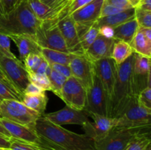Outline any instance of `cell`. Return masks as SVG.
Masks as SVG:
<instances>
[{
	"mask_svg": "<svg viewBox=\"0 0 151 150\" xmlns=\"http://www.w3.org/2000/svg\"><path fill=\"white\" fill-rule=\"evenodd\" d=\"M35 129L41 145L47 150H96L94 141L86 135L68 130L42 116L36 121Z\"/></svg>",
	"mask_w": 151,
	"mask_h": 150,
	"instance_id": "6da1fadb",
	"label": "cell"
},
{
	"mask_svg": "<svg viewBox=\"0 0 151 150\" xmlns=\"http://www.w3.org/2000/svg\"><path fill=\"white\" fill-rule=\"evenodd\" d=\"M135 57L136 53L134 52L125 62L118 66L116 82L109 104V117H119L137 101L134 84Z\"/></svg>",
	"mask_w": 151,
	"mask_h": 150,
	"instance_id": "7a4b0ae2",
	"label": "cell"
},
{
	"mask_svg": "<svg viewBox=\"0 0 151 150\" xmlns=\"http://www.w3.org/2000/svg\"><path fill=\"white\" fill-rule=\"evenodd\" d=\"M42 21L35 16L28 0H20L16 8L9 13L0 26V32L6 34H29L34 35Z\"/></svg>",
	"mask_w": 151,
	"mask_h": 150,
	"instance_id": "3957f363",
	"label": "cell"
},
{
	"mask_svg": "<svg viewBox=\"0 0 151 150\" xmlns=\"http://www.w3.org/2000/svg\"><path fill=\"white\" fill-rule=\"evenodd\" d=\"M150 128L115 127L100 141L94 142L96 150H125L136 138L147 132Z\"/></svg>",
	"mask_w": 151,
	"mask_h": 150,
	"instance_id": "277c9868",
	"label": "cell"
},
{
	"mask_svg": "<svg viewBox=\"0 0 151 150\" xmlns=\"http://www.w3.org/2000/svg\"><path fill=\"white\" fill-rule=\"evenodd\" d=\"M41 115L27 107L22 101L7 99L0 101V119H7L35 129Z\"/></svg>",
	"mask_w": 151,
	"mask_h": 150,
	"instance_id": "5b68a950",
	"label": "cell"
},
{
	"mask_svg": "<svg viewBox=\"0 0 151 150\" xmlns=\"http://www.w3.org/2000/svg\"><path fill=\"white\" fill-rule=\"evenodd\" d=\"M0 71L15 89L23 96L25 88L29 83V74L22 61L17 57H10L0 49Z\"/></svg>",
	"mask_w": 151,
	"mask_h": 150,
	"instance_id": "8992f818",
	"label": "cell"
},
{
	"mask_svg": "<svg viewBox=\"0 0 151 150\" xmlns=\"http://www.w3.org/2000/svg\"><path fill=\"white\" fill-rule=\"evenodd\" d=\"M58 19L42 21L34 35L35 41L41 48L69 52L58 26Z\"/></svg>",
	"mask_w": 151,
	"mask_h": 150,
	"instance_id": "52a82bcc",
	"label": "cell"
},
{
	"mask_svg": "<svg viewBox=\"0 0 151 150\" xmlns=\"http://www.w3.org/2000/svg\"><path fill=\"white\" fill-rule=\"evenodd\" d=\"M84 110L109 117V101L100 79L94 74L93 82L86 91V101Z\"/></svg>",
	"mask_w": 151,
	"mask_h": 150,
	"instance_id": "ba28073f",
	"label": "cell"
},
{
	"mask_svg": "<svg viewBox=\"0 0 151 150\" xmlns=\"http://www.w3.org/2000/svg\"><path fill=\"white\" fill-rule=\"evenodd\" d=\"M150 110L141 106L137 101L122 116L116 118V127H150Z\"/></svg>",
	"mask_w": 151,
	"mask_h": 150,
	"instance_id": "9c48e42d",
	"label": "cell"
},
{
	"mask_svg": "<svg viewBox=\"0 0 151 150\" xmlns=\"http://www.w3.org/2000/svg\"><path fill=\"white\" fill-rule=\"evenodd\" d=\"M60 98L68 107L82 110L86 105V91L82 84L72 76L66 79Z\"/></svg>",
	"mask_w": 151,
	"mask_h": 150,
	"instance_id": "30bf717a",
	"label": "cell"
},
{
	"mask_svg": "<svg viewBox=\"0 0 151 150\" xmlns=\"http://www.w3.org/2000/svg\"><path fill=\"white\" fill-rule=\"evenodd\" d=\"M88 117L92 119L93 122H87L83 125L85 135L94 142L104 138L114 128L116 127V118L101 116L95 113H87Z\"/></svg>",
	"mask_w": 151,
	"mask_h": 150,
	"instance_id": "8fae6325",
	"label": "cell"
},
{
	"mask_svg": "<svg viewBox=\"0 0 151 150\" xmlns=\"http://www.w3.org/2000/svg\"><path fill=\"white\" fill-rule=\"evenodd\" d=\"M93 63L96 74L103 85L110 104L117 75L118 66L111 57L100 59Z\"/></svg>",
	"mask_w": 151,
	"mask_h": 150,
	"instance_id": "7c38bea8",
	"label": "cell"
},
{
	"mask_svg": "<svg viewBox=\"0 0 151 150\" xmlns=\"http://www.w3.org/2000/svg\"><path fill=\"white\" fill-rule=\"evenodd\" d=\"M72 76L78 79L88 91L93 82L95 71L94 63L85 54L75 55L69 63Z\"/></svg>",
	"mask_w": 151,
	"mask_h": 150,
	"instance_id": "4fadbf2b",
	"label": "cell"
},
{
	"mask_svg": "<svg viewBox=\"0 0 151 150\" xmlns=\"http://www.w3.org/2000/svg\"><path fill=\"white\" fill-rule=\"evenodd\" d=\"M42 116L59 126L65 124H78L83 126L89 121L88 116L85 110H75L68 106L58 111L44 113Z\"/></svg>",
	"mask_w": 151,
	"mask_h": 150,
	"instance_id": "5bb4252c",
	"label": "cell"
},
{
	"mask_svg": "<svg viewBox=\"0 0 151 150\" xmlns=\"http://www.w3.org/2000/svg\"><path fill=\"white\" fill-rule=\"evenodd\" d=\"M58 26L64 39L68 51L76 55L83 54L84 52L80 43L76 25L70 16H66L59 19Z\"/></svg>",
	"mask_w": 151,
	"mask_h": 150,
	"instance_id": "9a60e30c",
	"label": "cell"
},
{
	"mask_svg": "<svg viewBox=\"0 0 151 150\" xmlns=\"http://www.w3.org/2000/svg\"><path fill=\"white\" fill-rule=\"evenodd\" d=\"M104 0H93L70 15L76 26L89 28L100 18Z\"/></svg>",
	"mask_w": 151,
	"mask_h": 150,
	"instance_id": "2e32d148",
	"label": "cell"
},
{
	"mask_svg": "<svg viewBox=\"0 0 151 150\" xmlns=\"http://www.w3.org/2000/svg\"><path fill=\"white\" fill-rule=\"evenodd\" d=\"M0 122L11 138L41 145V141L35 129L4 119H0Z\"/></svg>",
	"mask_w": 151,
	"mask_h": 150,
	"instance_id": "e0dca14e",
	"label": "cell"
},
{
	"mask_svg": "<svg viewBox=\"0 0 151 150\" xmlns=\"http://www.w3.org/2000/svg\"><path fill=\"white\" fill-rule=\"evenodd\" d=\"M114 42L115 39L114 38H106L99 34L84 54L92 62L106 57H111Z\"/></svg>",
	"mask_w": 151,
	"mask_h": 150,
	"instance_id": "ac0fdd59",
	"label": "cell"
},
{
	"mask_svg": "<svg viewBox=\"0 0 151 150\" xmlns=\"http://www.w3.org/2000/svg\"><path fill=\"white\" fill-rule=\"evenodd\" d=\"M18 47L21 61L30 54H41V47L35 41V36L29 34L7 35Z\"/></svg>",
	"mask_w": 151,
	"mask_h": 150,
	"instance_id": "d6986e66",
	"label": "cell"
},
{
	"mask_svg": "<svg viewBox=\"0 0 151 150\" xmlns=\"http://www.w3.org/2000/svg\"><path fill=\"white\" fill-rule=\"evenodd\" d=\"M28 2L35 16L40 21L59 19L64 10V7L62 5L57 7H50L40 0H28Z\"/></svg>",
	"mask_w": 151,
	"mask_h": 150,
	"instance_id": "ffe728a7",
	"label": "cell"
},
{
	"mask_svg": "<svg viewBox=\"0 0 151 150\" xmlns=\"http://www.w3.org/2000/svg\"><path fill=\"white\" fill-rule=\"evenodd\" d=\"M139 28V26L135 17L133 18L131 20L114 28V38L131 44Z\"/></svg>",
	"mask_w": 151,
	"mask_h": 150,
	"instance_id": "44dd1931",
	"label": "cell"
},
{
	"mask_svg": "<svg viewBox=\"0 0 151 150\" xmlns=\"http://www.w3.org/2000/svg\"><path fill=\"white\" fill-rule=\"evenodd\" d=\"M134 17H135V8H131L111 16L100 18L97 22L99 27L102 26H109L114 28L131 20Z\"/></svg>",
	"mask_w": 151,
	"mask_h": 150,
	"instance_id": "7402d4cb",
	"label": "cell"
},
{
	"mask_svg": "<svg viewBox=\"0 0 151 150\" xmlns=\"http://www.w3.org/2000/svg\"><path fill=\"white\" fill-rule=\"evenodd\" d=\"M41 54L48 62L50 66L54 63L69 65L71 60L76 55L72 53L63 52L47 48H41Z\"/></svg>",
	"mask_w": 151,
	"mask_h": 150,
	"instance_id": "603a6c76",
	"label": "cell"
},
{
	"mask_svg": "<svg viewBox=\"0 0 151 150\" xmlns=\"http://www.w3.org/2000/svg\"><path fill=\"white\" fill-rule=\"evenodd\" d=\"M48 96L45 92L38 95H29L24 94L22 101L31 110H33L42 116L47 108L48 102Z\"/></svg>",
	"mask_w": 151,
	"mask_h": 150,
	"instance_id": "cb8c5ba5",
	"label": "cell"
},
{
	"mask_svg": "<svg viewBox=\"0 0 151 150\" xmlns=\"http://www.w3.org/2000/svg\"><path fill=\"white\" fill-rule=\"evenodd\" d=\"M131 44L123 41L115 40L112 50L111 58L117 66L125 62L134 53Z\"/></svg>",
	"mask_w": 151,
	"mask_h": 150,
	"instance_id": "d4e9b609",
	"label": "cell"
},
{
	"mask_svg": "<svg viewBox=\"0 0 151 150\" xmlns=\"http://www.w3.org/2000/svg\"><path fill=\"white\" fill-rule=\"evenodd\" d=\"M134 76L137 79H146L150 76V57L136 53L134 64Z\"/></svg>",
	"mask_w": 151,
	"mask_h": 150,
	"instance_id": "484cf974",
	"label": "cell"
},
{
	"mask_svg": "<svg viewBox=\"0 0 151 150\" xmlns=\"http://www.w3.org/2000/svg\"><path fill=\"white\" fill-rule=\"evenodd\" d=\"M131 47L135 53L150 57L151 41L147 39L143 32L139 28L134 39L131 44Z\"/></svg>",
	"mask_w": 151,
	"mask_h": 150,
	"instance_id": "4316f807",
	"label": "cell"
},
{
	"mask_svg": "<svg viewBox=\"0 0 151 150\" xmlns=\"http://www.w3.org/2000/svg\"><path fill=\"white\" fill-rule=\"evenodd\" d=\"M98 35L99 26L97 24V22L96 21L83 35H81L79 37L81 46L84 53L89 48V46L93 44V42L95 41Z\"/></svg>",
	"mask_w": 151,
	"mask_h": 150,
	"instance_id": "83f0119b",
	"label": "cell"
},
{
	"mask_svg": "<svg viewBox=\"0 0 151 150\" xmlns=\"http://www.w3.org/2000/svg\"><path fill=\"white\" fill-rule=\"evenodd\" d=\"M48 76L51 85V91H52L58 97H60L62 88L64 85L66 78L52 69Z\"/></svg>",
	"mask_w": 151,
	"mask_h": 150,
	"instance_id": "f1b7e54d",
	"label": "cell"
},
{
	"mask_svg": "<svg viewBox=\"0 0 151 150\" xmlns=\"http://www.w3.org/2000/svg\"><path fill=\"white\" fill-rule=\"evenodd\" d=\"M150 132L136 138L131 141L125 150H150Z\"/></svg>",
	"mask_w": 151,
	"mask_h": 150,
	"instance_id": "f546056e",
	"label": "cell"
},
{
	"mask_svg": "<svg viewBox=\"0 0 151 150\" xmlns=\"http://www.w3.org/2000/svg\"><path fill=\"white\" fill-rule=\"evenodd\" d=\"M10 150H47L42 146L11 138Z\"/></svg>",
	"mask_w": 151,
	"mask_h": 150,
	"instance_id": "4dcf8cb0",
	"label": "cell"
},
{
	"mask_svg": "<svg viewBox=\"0 0 151 150\" xmlns=\"http://www.w3.org/2000/svg\"><path fill=\"white\" fill-rule=\"evenodd\" d=\"M7 99L18 100L22 101V95H21L16 90L9 87L7 84L0 81V101Z\"/></svg>",
	"mask_w": 151,
	"mask_h": 150,
	"instance_id": "1f68e13d",
	"label": "cell"
},
{
	"mask_svg": "<svg viewBox=\"0 0 151 150\" xmlns=\"http://www.w3.org/2000/svg\"><path fill=\"white\" fill-rule=\"evenodd\" d=\"M29 82L42 88L44 91H51L50 79L47 74L37 73H28Z\"/></svg>",
	"mask_w": 151,
	"mask_h": 150,
	"instance_id": "d6a6232c",
	"label": "cell"
},
{
	"mask_svg": "<svg viewBox=\"0 0 151 150\" xmlns=\"http://www.w3.org/2000/svg\"><path fill=\"white\" fill-rule=\"evenodd\" d=\"M135 19L139 27L151 28V11L135 7Z\"/></svg>",
	"mask_w": 151,
	"mask_h": 150,
	"instance_id": "836d02e7",
	"label": "cell"
},
{
	"mask_svg": "<svg viewBox=\"0 0 151 150\" xmlns=\"http://www.w3.org/2000/svg\"><path fill=\"white\" fill-rule=\"evenodd\" d=\"M43 57L41 54H30L24 60V67L28 73H35L37 69L39 66Z\"/></svg>",
	"mask_w": 151,
	"mask_h": 150,
	"instance_id": "e575fe53",
	"label": "cell"
},
{
	"mask_svg": "<svg viewBox=\"0 0 151 150\" xmlns=\"http://www.w3.org/2000/svg\"><path fill=\"white\" fill-rule=\"evenodd\" d=\"M93 0H72L67 6L65 8V10H63V12L62 13L61 16L59 18V19H60L61 18L64 17L66 16H70L71 14L74 13L75 11H76L77 10L80 9L81 7H83L86 4H88L91 1H92Z\"/></svg>",
	"mask_w": 151,
	"mask_h": 150,
	"instance_id": "d590c367",
	"label": "cell"
},
{
	"mask_svg": "<svg viewBox=\"0 0 151 150\" xmlns=\"http://www.w3.org/2000/svg\"><path fill=\"white\" fill-rule=\"evenodd\" d=\"M137 102L142 107L151 110V88H145L137 96Z\"/></svg>",
	"mask_w": 151,
	"mask_h": 150,
	"instance_id": "8d00e7d4",
	"label": "cell"
},
{
	"mask_svg": "<svg viewBox=\"0 0 151 150\" xmlns=\"http://www.w3.org/2000/svg\"><path fill=\"white\" fill-rule=\"evenodd\" d=\"M10 37L6 34L0 32V49L3 54L10 57H16L10 50Z\"/></svg>",
	"mask_w": 151,
	"mask_h": 150,
	"instance_id": "74e56055",
	"label": "cell"
},
{
	"mask_svg": "<svg viewBox=\"0 0 151 150\" xmlns=\"http://www.w3.org/2000/svg\"><path fill=\"white\" fill-rule=\"evenodd\" d=\"M123 10H123V9H121V8H118V7H115V6L111 5V4H109V3L106 2V1L104 0L103 7H102L100 18L111 16V15L120 13V12L123 11Z\"/></svg>",
	"mask_w": 151,
	"mask_h": 150,
	"instance_id": "f35d334b",
	"label": "cell"
},
{
	"mask_svg": "<svg viewBox=\"0 0 151 150\" xmlns=\"http://www.w3.org/2000/svg\"><path fill=\"white\" fill-rule=\"evenodd\" d=\"M50 67L52 70L55 71L58 73L60 74L65 77L67 78L72 76V73H71L70 67L69 65H63V64H58V63H54V64L50 65Z\"/></svg>",
	"mask_w": 151,
	"mask_h": 150,
	"instance_id": "ab89813d",
	"label": "cell"
},
{
	"mask_svg": "<svg viewBox=\"0 0 151 150\" xmlns=\"http://www.w3.org/2000/svg\"><path fill=\"white\" fill-rule=\"evenodd\" d=\"M105 1L111 5L115 6L118 8L123 9V10L134 8L129 0H105Z\"/></svg>",
	"mask_w": 151,
	"mask_h": 150,
	"instance_id": "60d3db41",
	"label": "cell"
},
{
	"mask_svg": "<svg viewBox=\"0 0 151 150\" xmlns=\"http://www.w3.org/2000/svg\"><path fill=\"white\" fill-rule=\"evenodd\" d=\"M1 1L3 8H4V13H5L6 19V16L16 8L20 0H1Z\"/></svg>",
	"mask_w": 151,
	"mask_h": 150,
	"instance_id": "b9f144b4",
	"label": "cell"
},
{
	"mask_svg": "<svg viewBox=\"0 0 151 150\" xmlns=\"http://www.w3.org/2000/svg\"><path fill=\"white\" fill-rule=\"evenodd\" d=\"M44 92H45V91L41 88L40 87L37 86L35 84L32 83V82H29L27 85V86L25 88L24 91L23 93L24 94H29V95H38V94H43Z\"/></svg>",
	"mask_w": 151,
	"mask_h": 150,
	"instance_id": "7bdbcfd3",
	"label": "cell"
},
{
	"mask_svg": "<svg viewBox=\"0 0 151 150\" xmlns=\"http://www.w3.org/2000/svg\"><path fill=\"white\" fill-rule=\"evenodd\" d=\"M51 71V67H50V64L43 57L42 60H41V63H40L39 66L37 69L35 73L37 74H47L48 76Z\"/></svg>",
	"mask_w": 151,
	"mask_h": 150,
	"instance_id": "ee69618b",
	"label": "cell"
},
{
	"mask_svg": "<svg viewBox=\"0 0 151 150\" xmlns=\"http://www.w3.org/2000/svg\"><path fill=\"white\" fill-rule=\"evenodd\" d=\"M99 34L106 38H114V28L109 26H102L99 27Z\"/></svg>",
	"mask_w": 151,
	"mask_h": 150,
	"instance_id": "f6af8a7d",
	"label": "cell"
},
{
	"mask_svg": "<svg viewBox=\"0 0 151 150\" xmlns=\"http://www.w3.org/2000/svg\"><path fill=\"white\" fill-rule=\"evenodd\" d=\"M136 7L146 11H151V0H140Z\"/></svg>",
	"mask_w": 151,
	"mask_h": 150,
	"instance_id": "bcb514c9",
	"label": "cell"
},
{
	"mask_svg": "<svg viewBox=\"0 0 151 150\" xmlns=\"http://www.w3.org/2000/svg\"><path fill=\"white\" fill-rule=\"evenodd\" d=\"M40 1L50 7H57L60 5L63 6V4H61V0H40Z\"/></svg>",
	"mask_w": 151,
	"mask_h": 150,
	"instance_id": "7dc6e473",
	"label": "cell"
},
{
	"mask_svg": "<svg viewBox=\"0 0 151 150\" xmlns=\"http://www.w3.org/2000/svg\"><path fill=\"white\" fill-rule=\"evenodd\" d=\"M10 139L0 135V148L9 149L10 146Z\"/></svg>",
	"mask_w": 151,
	"mask_h": 150,
	"instance_id": "c3c4849f",
	"label": "cell"
},
{
	"mask_svg": "<svg viewBox=\"0 0 151 150\" xmlns=\"http://www.w3.org/2000/svg\"><path fill=\"white\" fill-rule=\"evenodd\" d=\"M4 20H5V13H4L2 4H1V1L0 0V26L4 21Z\"/></svg>",
	"mask_w": 151,
	"mask_h": 150,
	"instance_id": "681fc988",
	"label": "cell"
},
{
	"mask_svg": "<svg viewBox=\"0 0 151 150\" xmlns=\"http://www.w3.org/2000/svg\"><path fill=\"white\" fill-rule=\"evenodd\" d=\"M139 29L143 32L145 36L148 40L151 41V29L150 28H142L139 27Z\"/></svg>",
	"mask_w": 151,
	"mask_h": 150,
	"instance_id": "f907efd6",
	"label": "cell"
},
{
	"mask_svg": "<svg viewBox=\"0 0 151 150\" xmlns=\"http://www.w3.org/2000/svg\"><path fill=\"white\" fill-rule=\"evenodd\" d=\"M0 81H1V82H4V83L7 84V85H8L9 87H10V88H13V89L16 90V89H15L14 87H13V85H12V84L10 83V82H9L8 79H7V78H6L5 76H4V75L3 74L2 72H1V71H0ZM17 92H18V91H17Z\"/></svg>",
	"mask_w": 151,
	"mask_h": 150,
	"instance_id": "816d5d0a",
	"label": "cell"
},
{
	"mask_svg": "<svg viewBox=\"0 0 151 150\" xmlns=\"http://www.w3.org/2000/svg\"><path fill=\"white\" fill-rule=\"evenodd\" d=\"M0 135L3 137H5L7 138H11V136L10 135V134L8 133L7 130L5 129V128L2 126V124L0 122Z\"/></svg>",
	"mask_w": 151,
	"mask_h": 150,
	"instance_id": "f5cc1de1",
	"label": "cell"
},
{
	"mask_svg": "<svg viewBox=\"0 0 151 150\" xmlns=\"http://www.w3.org/2000/svg\"><path fill=\"white\" fill-rule=\"evenodd\" d=\"M129 1H131V3L132 4V5L134 6V7L135 8V7L137 6V4H138L139 1L140 0H129Z\"/></svg>",
	"mask_w": 151,
	"mask_h": 150,
	"instance_id": "db71d44e",
	"label": "cell"
},
{
	"mask_svg": "<svg viewBox=\"0 0 151 150\" xmlns=\"http://www.w3.org/2000/svg\"><path fill=\"white\" fill-rule=\"evenodd\" d=\"M0 150H10L9 149H4V148H0Z\"/></svg>",
	"mask_w": 151,
	"mask_h": 150,
	"instance_id": "11a10c76",
	"label": "cell"
}]
</instances>
